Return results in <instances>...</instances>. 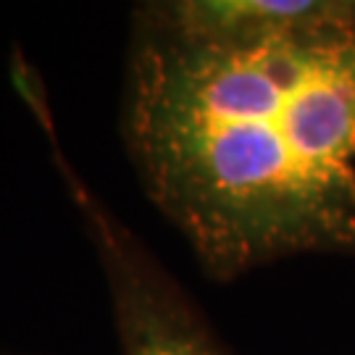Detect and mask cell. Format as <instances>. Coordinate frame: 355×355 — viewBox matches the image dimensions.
<instances>
[{
    "label": "cell",
    "mask_w": 355,
    "mask_h": 355,
    "mask_svg": "<svg viewBox=\"0 0 355 355\" xmlns=\"http://www.w3.org/2000/svg\"><path fill=\"white\" fill-rule=\"evenodd\" d=\"M121 145L205 277L355 255V0H145Z\"/></svg>",
    "instance_id": "1"
},
{
    "label": "cell",
    "mask_w": 355,
    "mask_h": 355,
    "mask_svg": "<svg viewBox=\"0 0 355 355\" xmlns=\"http://www.w3.org/2000/svg\"><path fill=\"white\" fill-rule=\"evenodd\" d=\"M11 76L51 145V161L95 250L108 290L119 355H229L190 290L69 161L45 85L21 53L11 58Z\"/></svg>",
    "instance_id": "2"
},
{
    "label": "cell",
    "mask_w": 355,
    "mask_h": 355,
    "mask_svg": "<svg viewBox=\"0 0 355 355\" xmlns=\"http://www.w3.org/2000/svg\"><path fill=\"white\" fill-rule=\"evenodd\" d=\"M0 355H3V353H0ZM6 355H11V353H6Z\"/></svg>",
    "instance_id": "3"
}]
</instances>
